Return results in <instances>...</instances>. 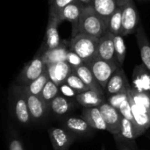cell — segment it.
I'll list each match as a JSON object with an SVG mask.
<instances>
[{"label":"cell","instance_id":"1","mask_svg":"<svg viewBox=\"0 0 150 150\" xmlns=\"http://www.w3.org/2000/svg\"><path fill=\"white\" fill-rule=\"evenodd\" d=\"M106 31H108L107 24L91 4H86L79 21L72 26V37L83 33L99 39Z\"/></svg>","mask_w":150,"mask_h":150},{"label":"cell","instance_id":"2","mask_svg":"<svg viewBox=\"0 0 150 150\" xmlns=\"http://www.w3.org/2000/svg\"><path fill=\"white\" fill-rule=\"evenodd\" d=\"M10 106L14 119L23 127L29 126L33 121L28 109L27 99L24 86L14 84L9 92Z\"/></svg>","mask_w":150,"mask_h":150},{"label":"cell","instance_id":"3","mask_svg":"<svg viewBox=\"0 0 150 150\" xmlns=\"http://www.w3.org/2000/svg\"><path fill=\"white\" fill-rule=\"evenodd\" d=\"M98 40L99 39L96 37L80 33L71 37L69 46L70 50L77 54L84 62H87L96 57Z\"/></svg>","mask_w":150,"mask_h":150},{"label":"cell","instance_id":"4","mask_svg":"<svg viewBox=\"0 0 150 150\" xmlns=\"http://www.w3.org/2000/svg\"><path fill=\"white\" fill-rule=\"evenodd\" d=\"M85 63L105 91L110 78L118 69V68L120 67L116 62H111L97 56Z\"/></svg>","mask_w":150,"mask_h":150},{"label":"cell","instance_id":"5","mask_svg":"<svg viewBox=\"0 0 150 150\" xmlns=\"http://www.w3.org/2000/svg\"><path fill=\"white\" fill-rule=\"evenodd\" d=\"M47 69V65L45 64L40 54H37L29 62L25 64L21 72L17 78V84L20 86H26L39 76H40Z\"/></svg>","mask_w":150,"mask_h":150},{"label":"cell","instance_id":"6","mask_svg":"<svg viewBox=\"0 0 150 150\" xmlns=\"http://www.w3.org/2000/svg\"><path fill=\"white\" fill-rule=\"evenodd\" d=\"M122 10V30L121 35L126 36L137 31L139 15L134 0H119Z\"/></svg>","mask_w":150,"mask_h":150},{"label":"cell","instance_id":"7","mask_svg":"<svg viewBox=\"0 0 150 150\" xmlns=\"http://www.w3.org/2000/svg\"><path fill=\"white\" fill-rule=\"evenodd\" d=\"M25 89V88H24ZM25 95L27 99V105L29 112L31 115L32 121L33 123H43L47 117V112H49L48 106L43 101L41 97H38L27 92L25 90Z\"/></svg>","mask_w":150,"mask_h":150},{"label":"cell","instance_id":"8","mask_svg":"<svg viewBox=\"0 0 150 150\" xmlns=\"http://www.w3.org/2000/svg\"><path fill=\"white\" fill-rule=\"evenodd\" d=\"M48 134L54 150H69L76 138L64 127H52L48 128Z\"/></svg>","mask_w":150,"mask_h":150},{"label":"cell","instance_id":"9","mask_svg":"<svg viewBox=\"0 0 150 150\" xmlns=\"http://www.w3.org/2000/svg\"><path fill=\"white\" fill-rule=\"evenodd\" d=\"M98 108L103 115L107 131L114 135L119 134L120 133L122 120V115L120 114V112L117 109L112 107L107 101L103 103Z\"/></svg>","mask_w":150,"mask_h":150},{"label":"cell","instance_id":"10","mask_svg":"<svg viewBox=\"0 0 150 150\" xmlns=\"http://www.w3.org/2000/svg\"><path fill=\"white\" fill-rule=\"evenodd\" d=\"M59 25H60V23L57 20V18L49 16L44 42L42 43L41 48L40 49L38 54H40L43 52L49 50V49L55 48L62 44V41L61 40V38L59 35V31H58Z\"/></svg>","mask_w":150,"mask_h":150},{"label":"cell","instance_id":"11","mask_svg":"<svg viewBox=\"0 0 150 150\" xmlns=\"http://www.w3.org/2000/svg\"><path fill=\"white\" fill-rule=\"evenodd\" d=\"M96 56L111 62L118 63L113 42V34L111 32L106 31L105 34L101 38H99Z\"/></svg>","mask_w":150,"mask_h":150},{"label":"cell","instance_id":"12","mask_svg":"<svg viewBox=\"0 0 150 150\" xmlns=\"http://www.w3.org/2000/svg\"><path fill=\"white\" fill-rule=\"evenodd\" d=\"M131 87L138 92L147 94L150 97V72L144 64H138L133 71Z\"/></svg>","mask_w":150,"mask_h":150},{"label":"cell","instance_id":"13","mask_svg":"<svg viewBox=\"0 0 150 150\" xmlns=\"http://www.w3.org/2000/svg\"><path fill=\"white\" fill-rule=\"evenodd\" d=\"M61 125L76 136L90 134L93 129L83 117L66 116L62 120Z\"/></svg>","mask_w":150,"mask_h":150},{"label":"cell","instance_id":"14","mask_svg":"<svg viewBox=\"0 0 150 150\" xmlns=\"http://www.w3.org/2000/svg\"><path fill=\"white\" fill-rule=\"evenodd\" d=\"M130 85L131 84L128 83L127 77L124 70L122 69L121 67H120L110 78L105 88V95L109 97L127 91Z\"/></svg>","mask_w":150,"mask_h":150},{"label":"cell","instance_id":"15","mask_svg":"<svg viewBox=\"0 0 150 150\" xmlns=\"http://www.w3.org/2000/svg\"><path fill=\"white\" fill-rule=\"evenodd\" d=\"M85 5L86 4L81 3L78 0L72 2L60 11L57 17V20L60 24L63 21H69L72 24V26L76 25L83 14Z\"/></svg>","mask_w":150,"mask_h":150},{"label":"cell","instance_id":"16","mask_svg":"<svg viewBox=\"0 0 150 150\" xmlns=\"http://www.w3.org/2000/svg\"><path fill=\"white\" fill-rule=\"evenodd\" d=\"M73 71L74 69L67 62L47 65V72L49 79L57 85H61L65 83L69 76Z\"/></svg>","mask_w":150,"mask_h":150},{"label":"cell","instance_id":"17","mask_svg":"<svg viewBox=\"0 0 150 150\" xmlns=\"http://www.w3.org/2000/svg\"><path fill=\"white\" fill-rule=\"evenodd\" d=\"M69 51V41L67 42L66 40H64L62 42V44L59 47L53 48V49L47 50V51L43 52L42 54H40V55H41L45 64L49 65V64L66 62Z\"/></svg>","mask_w":150,"mask_h":150},{"label":"cell","instance_id":"18","mask_svg":"<svg viewBox=\"0 0 150 150\" xmlns=\"http://www.w3.org/2000/svg\"><path fill=\"white\" fill-rule=\"evenodd\" d=\"M127 94H128V92H127ZM128 98L130 101V105H131V108H132L135 124H136L141 134H142L148 128L150 127V110L136 105L129 95H128Z\"/></svg>","mask_w":150,"mask_h":150},{"label":"cell","instance_id":"19","mask_svg":"<svg viewBox=\"0 0 150 150\" xmlns=\"http://www.w3.org/2000/svg\"><path fill=\"white\" fill-rule=\"evenodd\" d=\"M91 5L108 25L109 18L119 6V0H92Z\"/></svg>","mask_w":150,"mask_h":150},{"label":"cell","instance_id":"20","mask_svg":"<svg viewBox=\"0 0 150 150\" xmlns=\"http://www.w3.org/2000/svg\"><path fill=\"white\" fill-rule=\"evenodd\" d=\"M74 72L82 79V81L86 84V86L90 90H92V91H95L97 92L105 95V91L102 88V86L97 81L91 70L89 69L86 63L74 69Z\"/></svg>","mask_w":150,"mask_h":150},{"label":"cell","instance_id":"21","mask_svg":"<svg viewBox=\"0 0 150 150\" xmlns=\"http://www.w3.org/2000/svg\"><path fill=\"white\" fill-rule=\"evenodd\" d=\"M106 95L101 94L92 90L79 93L76 97V101L83 107H99L106 101Z\"/></svg>","mask_w":150,"mask_h":150},{"label":"cell","instance_id":"22","mask_svg":"<svg viewBox=\"0 0 150 150\" xmlns=\"http://www.w3.org/2000/svg\"><path fill=\"white\" fill-rule=\"evenodd\" d=\"M81 117H83L93 129L107 130L103 115L98 107H83Z\"/></svg>","mask_w":150,"mask_h":150},{"label":"cell","instance_id":"23","mask_svg":"<svg viewBox=\"0 0 150 150\" xmlns=\"http://www.w3.org/2000/svg\"><path fill=\"white\" fill-rule=\"evenodd\" d=\"M74 107L75 105L70 98H68L61 94L54 98L48 105L49 112L56 116L62 117L67 116L70 113L74 110Z\"/></svg>","mask_w":150,"mask_h":150},{"label":"cell","instance_id":"24","mask_svg":"<svg viewBox=\"0 0 150 150\" xmlns=\"http://www.w3.org/2000/svg\"><path fill=\"white\" fill-rule=\"evenodd\" d=\"M136 40L140 49L142 64H144L150 72V43L142 25L139 26L136 31Z\"/></svg>","mask_w":150,"mask_h":150},{"label":"cell","instance_id":"25","mask_svg":"<svg viewBox=\"0 0 150 150\" xmlns=\"http://www.w3.org/2000/svg\"><path fill=\"white\" fill-rule=\"evenodd\" d=\"M117 135L120 136V138L126 140V141L133 142L137 137L141 136L142 134H141V133H140V131H139V129L135 124L132 123L128 120L122 117L120 133Z\"/></svg>","mask_w":150,"mask_h":150},{"label":"cell","instance_id":"26","mask_svg":"<svg viewBox=\"0 0 150 150\" xmlns=\"http://www.w3.org/2000/svg\"><path fill=\"white\" fill-rule=\"evenodd\" d=\"M48 80H49V76H48V74L46 69V71L40 76H39L36 80H34L28 85L24 86V88L27 92H29L33 95L40 97L41 92H42L46 83L48 82Z\"/></svg>","mask_w":150,"mask_h":150},{"label":"cell","instance_id":"27","mask_svg":"<svg viewBox=\"0 0 150 150\" xmlns=\"http://www.w3.org/2000/svg\"><path fill=\"white\" fill-rule=\"evenodd\" d=\"M108 31L112 34H121L122 30V10L119 4L117 10L111 16L108 21Z\"/></svg>","mask_w":150,"mask_h":150},{"label":"cell","instance_id":"28","mask_svg":"<svg viewBox=\"0 0 150 150\" xmlns=\"http://www.w3.org/2000/svg\"><path fill=\"white\" fill-rule=\"evenodd\" d=\"M59 95H60L59 85H57L56 83H54L53 81H51L49 79L41 92V96H40L41 98L46 103V105L48 106L49 104L51 103V101Z\"/></svg>","mask_w":150,"mask_h":150},{"label":"cell","instance_id":"29","mask_svg":"<svg viewBox=\"0 0 150 150\" xmlns=\"http://www.w3.org/2000/svg\"><path fill=\"white\" fill-rule=\"evenodd\" d=\"M113 42L115 47L116 59L118 63L121 67L125 61L127 53V47L125 45V41L123 40V36L121 34H113Z\"/></svg>","mask_w":150,"mask_h":150},{"label":"cell","instance_id":"30","mask_svg":"<svg viewBox=\"0 0 150 150\" xmlns=\"http://www.w3.org/2000/svg\"><path fill=\"white\" fill-rule=\"evenodd\" d=\"M127 92H128V95L131 97V98L134 100V102L136 105H140L142 107H145V108L150 110V97L149 95L138 92L137 91L133 89L131 87V85L128 88Z\"/></svg>","mask_w":150,"mask_h":150},{"label":"cell","instance_id":"31","mask_svg":"<svg viewBox=\"0 0 150 150\" xmlns=\"http://www.w3.org/2000/svg\"><path fill=\"white\" fill-rule=\"evenodd\" d=\"M65 83L67 84H69L72 89H74L78 94L90 90L86 86V84L82 81V79L74 71L69 76V77L67 78V80H66Z\"/></svg>","mask_w":150,"mask_h":150},{"label":"cell","instance_id":"32","mask_svg":"<svg viewBox=\"0 0 150 150\" xmlns=\"http://www.w3.org/2000/svg\"><path fill=\"white\" fill-rule=\"evenodd\" d=\"M76 0H48L49 2V16L57 18L60 11Z\"/></svg>","mask_w":150,"mask_h":150},{"label":"cell","instance_id":"33","mask_svg":"<svg viewBox=\"0 0 150 150\" xmlns=\"http://www.w3.org/2000/svg\"><path fill=\"white\" fill-rule=\"evenodd\" d=\"M128 91V90H127ZM127 91L109 96L106 99V101L115 109H117L118 111H120V108L121 106V105L123 104V102L127 99L128 98V94H127Z\"/></svg>","mask_w":150,"mask_h":150},{"label":"cell","instance_id":"34","mask_svg":"<svg viewBox=\"0 0 150 150\" xmlns=\"http://www.w3.org/2000/svg\"><path fill=\"white\" fill-rule=\"evenodd\" d=\"M120 114L122 115V117H124L125 119L128 120L129 121H131L132 123L135 124V121H134V115H133V112H132V108H131V105H130V101H129V98H127V99H126L123 104L121 105L120 108ZM136 125V124H135ZM137 127V126H136Z\"/></svg>","mask_w":150,"mask_h":150},{"label":"cell","instance_id":"35","mask_svg":"<svg viewBox=\"0 0 150 150\" xmlns=\"http://www.w3.org/2000/svg\"><path fill=\"white\" fill-rule=\"evenodd\" d=\"M73 69H76V68H77V67H79V66H81V65H83V64H84L85 62H84V61L77 54H76L74 51H72V50H70L69 49V53H68V55H67V61H66Z\"/></svg>","mask_w":150,"mask_h":150},{"label":"cell","instance_id":"36","mask_svg":"<svg viewBox=\"0 0 150 150\" xmlns=\"http://www.w3.org/2000/svg\"><path fill=\"white\" fill-rule=\"evenodd\" d=\"M59 90H60V94L68 98H76V97L78 95V93L66 83H63L61 85H59Z\"/></svg>","mask_w":150,"mask_h":150},{"label":"cell","instance_id":"37","mask_svg":"<svg viewBox=\"0 0 150 150\" xmlns=\"http://www.w3.org/2000/svg\"><path fill=\"white\" fill-rule=\"evenodd\" d=\"M9 150H24L22 142L15 133H12L9 139Z\"/></svg>","mask_w":150,"mask_h":150},{"label":"cell","instance_id":"38","mask_svg":"<svg viewBox=\"0 0 150 150\" xmlns=\"http://www.w3.org/2000/svg\"><path fill=\"white\" fill-rule=\"evenodd\" d=\"M114 138H115V141L117 142L118 150H134L131 148V146L129 144H127V141L120 138L118 135H114Z\"/></svg>","mask_w":150,"mask_h":150},{"label":"cell","instance_id":"39","mask_svg":"<svg viewBox=\"0 0 150 150\" xmlns=\"http://www.w3.org/2000/svg\"><path fill=\"white\" fill-rule=\"evenodd\" d=\"M78 1H80L81 3H83L84 4H91L92 0H78Z\"/></svg>","mask_w":150,"mask_h":150},{"label":"cell","instance_id":"40","mask_svg":"<svg viewBox=\"0 0 150 150\" xmlns=\"http://www.w3.org/2000/svg\"><path fill=\"white\" fill-rule=\"evenodd\" d=\"M102 150H105V146H103V148H102Z\"/></svg>","mask_w":150,"mask_h":150}]
</instances>
